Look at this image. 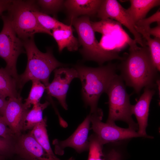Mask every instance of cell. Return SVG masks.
Masks as SVG:
<instances>
[{"mask_svg": "<svg viewBox=\"0 0 160 160\" xmlns=\"http://www.w3.org/2000/svg\"><path fill=\"white\" fill-rule=\"evenodd\" d=\"M127 57L117 66L126 85L139 94L143 87L153 88L158 79V71L151 60L148 47H130Z\"/></svg>", "mask_w": 160, "mask_h": 160, "instance_id": "cell-1", "label": "cell"}, {"mask_svg": "<svg viewBox=\"0 0 160 160\" xmlns=\"http://www.w3.org/2000/svg\"><path fill=\"white\" fill-rule=\"evenodd\" d=\"M76 70L82 84V94L86 106L90 108V113L96 112L99 108L97 103L101 95L106 92L112 81L117 75L115 64L97 68L77 65Z\"/></svg>", "mask_w": 160, "mask_h": 160, "instance_id": "cell-2", "label": "cell"}, {"mask_svg": "<svg viewBox=\"0 0 160 160\" xmlns=\"http://www.w3.org/2000/svg\"><path fill=\"white\" fill-rule=\"evenodd\" d=\"M27 57V63L25 71L19 75L17 85L21 89L29 81L37 80L47 87L52 71L57 68L64 66L54 57L51 49L43 53L36 46L34 37L23 41Z\"/></svg>", "mask_w": 160, "mask_h": 160, "instance_id": "cell-3", "label": "cell"}, {"mask_svg": "<svg viewBox=\"0 0 160 160\" xmlns=\"http://www.w3.org/2000/svg\"><path fill=\"white\" fill-rule=\"evenodd\" d=\"M71 24L77 33L78 41L82 47L80 52L85 59L102 65L107 61L115 59L122 60L124 59L117 51L107 50L102 47L96 39L89 17H79L71 20Z\"/></svg>", "mask_w": 160, "mask_h": 160, "instance_id": "cell-4", "label": "cell"}, {"mask_svg": "<svg viewBox=\"0 0 160 160\" xmlns=\"http://www.w3.org/2000/svg\"><path fill=\"white\" fill-rule=\"evenodd\" d=\"M38 8L34 0H12L7 15L17 36L22 41L34 37L37 33L52 36V33L39 24L34 14Z\"/></svg>", "mask_w": 160, "mask_h": 160, "instance_id": "cell-5", "label": "cell"}, {"mask_svg": "<svg viewBox=\"0 0 160 160\" xmlns=\"http://www.w3.org/2000/svg\"><path fill=\"white\" fill-rule=\"evenodd\" d=\"M108 97L109 112L106 123L115 124L116 121H122L128 128L136 131L138 126L132 117V105L130 102V95L126 91L124 81L117 75L111 83L106 92Z\"/></svg>", "mask_w": 160, "mask_h": 160, "instance_id": "cell-6", "label": "cell"}, {"mask_svg": "<svg viewBox=\"0 0 160 160\" xmlns=\"http://www.w3.org/2000/svg\"><path fill=\"white\" fill-rule=\"evenodd\" d=\"M1 18L3 26L0 32V57L6 62L5 68L17 83L16 63L18 56L24 51L23 41L17 36L7 16L2 15Z\"/></svg>", "mask_w": 160, "mask_h": 160, "instance_id": "cell-7", "label": "cell"}, {"mask_svg": "<svg viewBox=\"0 0 160 160\" xmlns=\"http://www.w3.org/2000/svg\"><path fill=\"white\" fill-rule=\"evenodd\" d=\"M89 114L92 124L91 128L104 145L141 137L137 131L130 128H123L116 126L115 124L102 122L103 114L101 109L99 108L96 112Z\"/></svg>", "mask_w": 160, "mask_h": 160, "instance_id": "cell-8", "label": "cell"}, {"mask_svg": "<svg viewBox=\"0 0 160 160\" xmlns=\"http://www.w3.org/2000/svg\"><path fill=\"white\" fill-rule=\"evenodd\" d=\"M96 15L101 19L111 18L116 20L129 30L134 36L136 43L142 47L146 46L141 36L135 30V24L127 9L124 8L117 1L102 0Z\"/></svg>", "mask_w": 160, "mask_h": 160, "instance_id": "cell-9", "label": "cell"}, {"mask_svg": "<svg viewBox=\"0 0 160 160\" xmlns=\"http://www.w3.org/2000/svg\"><path fill=\"white\" fill-rule=\"evenodd\" d=\"M14 151L15 155L26 160H61L57 156L49 155L37 142L30 131L16 136Z\"/></svg>", "mask_w": 160, "mask_h": 160, "instance_id": "cell-10", "label": "cell"}, {"mask_svg": "<svg viewBox=\"0 0 160 160\" xmlns=\"http://www.w3.org/2000/svg\"><path fill=\"white\" fill-rule=\"evenodd\" d=\"M90 124V115L89 114L68 138L62 141L57 139L53 140L55 154L63 155L64 149L68 147L73 148L79 153L88 150V134Z\"/></svg>", "mask_w": 160, "mask_h": 160, "instance_id": "cell-11", "label": "cell"}, {"mask_svg": "<svg viewBox=\"0 0 160 160\" xmlns=\"http://www.w3.org/2000/svg\"><path fill=\"white\" fill-rule=\"evenodd\" d=\"M54 77L52 81L46 87L49 96L56 98L65 110L68 109L66 99L69 85L74 78H78L74 68H60L54 70Z\"/></svg>", "mask_w": 160, "mask_h": 160, "instance_id": "cell-12", "label": "cell"}, {"mask_svg": "<svg viewBox=\"0 0 160 160\" xmlns=\"http://www.w3.org/2000/svg\"><path fill=\"white\" fill-rule=\"evenodd\" d=\"M29 110L25 107L20 95L17 97H9L7 100L2 117L16 136L23 133L25 118Z\"/></svg>", "mask_w": 160, "mask_h": 160, "instance_id": "cell-13", "label": "cell"}, {"mask_svg": "<svg viewBox=\"0 0 160 160\" xmlns=\"http://www.w3.org/2000/svg\"><path fill=\"white\" fill-rule=\"evenodd\" d=\"M155 91L149 87H145L143 94L137 103L132 105L131 111L136 118L138 126L137 132L141 137L152 139L153 137L148 135L146 129L148 126L150 103Z\"/></svg>", "mask_w": 160, "mask_h": 160, "instance_id": "cell-14", "label": "cell"}, {"mask_svg": "<svg viewBox=\"0 0 160 160\" xmlns=\"http://www.w3.org/2000/svg\"><path fill=\"white\" fill-rule=\"evenodd\" d=\"M102 0H65L64 7L70 21L83 16L89 17L96 15Z\"/></svg>", "mask_w": 160, "mask_h": 160, "instance_id": "cell-15", "label": "cell"}, {"mask_svg": "<svg viewBox=\"0 0 160 160\" xmlns=\"http://www.w3.org/2000/svg\"><path fill=\"white\" fill-rule=\"evenodd\" d=\"M66 29H57L52 31V36L57 43L59 52L65 48L70 52L77 50L80 46L78 39L73 35L72 25Z\"/></svg>", "mask_w": 160, "mask_h": 160, "instance_id": "cell-16", "label": "cell"}, {"mask_svg": "<svg viewBox=\"0 0 160 160\" xmlns=\"http://www.w3.org/2000/svg\"><path fill=\"white\" fill-rule=\"evenodd\" d=\"M130 6L127 10L134 23L145 18L153 8L160 4L159 0H130Z\"/></svg>", "mask_w": 160, "mask_h": 160, "instance_id": "cell-17", "label": "cell"}, {"mask_svg": "<svg viewBox=\"0 0 160 160\" xmlns=\"http://www.w3.org/2000/svg\"><path fill=\"white\" fill-rule=\"evenodd\" d=\"M47 119L44 118L30 131L37 142L50 155L56 157L51 147L47 129Z\"/></svg>", "mask_w": 160, "mask_h": 160, "instance_id": "cell-18", "label": "cell"}, {"mask_svg": "<svg viewBox=\"0 0 160 160\" xmlns=\"http://www.w3.org/2000/svg\"><path fill=\"white\" fill-rule=\"evenodd\" d=\"M50 104L49 101H46L43 103L39 102L33 105L32 108L29 110L26 116L23 131L31 130L43 120V111Z\"/></svg>", "mask_w": 160, "mask_h": 160, "instance_id": "cell-19", "label": "cell"}, {"mask_svg": "<svg viewBox=\"0 0 160 160\" xmlns=\"http://www.w3.org/2000/svg\"><path fill=\"white\" fill-rule=\"evenodd\" d=\"M92 27L95 32L101 33L103 36H112L121 31V24L110 19H101L99 21H91Z\"/></svg>", "mask_w": 160, "mask_h": 160, "instance_id": "cell-20", "label": "cell"}, {"mask_svg": "<svg viewBox=\"0 0 160 160\" xmlns=\"http://www.w3.org/2000/svg\"><path fill=\"white\" fill-rule=\"evenodd\" d=\"M34 14L40 25L45 30L52 33L51 30L57 29H66L70 25H67L60 22L55 18L41 12L39 8L36 10Z\"/></svg>", "mask_w": 160, "mask_h": 160, "instance_id": "cell-21", "label": "cell"}, {"mask_svg": "<svg viewBox=\"0 0 160 160\" xmlns=\"http://www.w3.org/2000/svg\"><path fill=\"white\" fill-rule=\"evenodd\" d=\"M89 153L88 160H105L104 145L93 133L89 137Z\"/></svg>", "mask_w": 160, "mask_h": 160, "instance_id": "cell-22", "label": "cell"}, {"mask_svg": "<svg viewBox=\"0 0 160 160\" xmlns=\"http://www.w3.org/2000/svg\"><path fill=\"white\" fill-rule=\"evenodd\" d=\"M31 81L32 85L30 91L24 103L25 107L27 109H29L31 105L39 102L46 88L44 85L40 81L37 80Z\"/></svg>", "mask_w": 160, "mask_h": 160, "instance_id": "cell-23", "label": "cell"}, {"mask_svg": "<svg viewBox=\"0 0 160 160\" xmlns=\"http://www.w3.org/2000/svg\"><path fill=\"white\" fill-rule=\"evenodd\" d=\"M155 22H157V24H160V9L150 17L143 18L136 22L135 24V29L144 38L150 36L148 33L150 25Z\"/></svg>", "mask_w": 160, "mask_h": 160, "instance_id": "cell-24", "label": "cell"}, {"mask_svg": "<svg viewBox=\"0 0 160 160\" xmlns=\"http://www.w3.org/2000/svg\"><path fill=\"white\" fill-rule=\"evenodd\" d=\"M65 0H39L36 1L40 11L48 15L51 14L55 16L64 7Z\"/></svg>", "mask_w": 160, "mask_h": 160, "instance_id": "cell-25", "label": "cell"}, {"mask_svg": "<svg viewBox=\"0 0 160 160\" xmlns=\"http://www.w3.org/2000/svg\"><path fill=\"white\" fill-rule=\"evenodd\" d=\"M127 142L121 141L108 143L107 150L104 151L105 160H122V151L127 147Z\"/></svg>", "mask_w": 160, "mask_h": 160, "instance_id": "cell-26", "label": "cell"}, {"mask_svg": "<svg viewBox=\"0 0 160 160\" xmlns=\"http://www.w3.org/2000/svg\"><path fill=\"white\" fill-rule=\"evenodd\" d=\"M147 40L151 60L158 71L160 70V39L150 36L145 39Z\"/></svg>", "mask_w": 160, "mask_h": 160, "instance_id": "cell-27", "label": "cell"}, {"mask_svg": "<svg viewBox=\"0 0 160 160\" xmlns=\"http://www.w3.org/2000/svg\"><path fill=\"white\" fill-rule=\"evenodd\" d=\"M15 137L6 138L0 136V156L7 160H13L15 156L14 151Z\"/></svg>", "mask_w": 160, "mask_h": 160, "instance_id": "cell-28", "label": "cell"}, {"mask_svg": "<svg viewBox=\"0 0 160 160\" xmlns=\"http://www.w3.org/2000/svg\"><path fill=\"white\" fill-rule=\"evenodd\" d=\"M0 136L6 138H14L16 137L7 125L2 116L0 115Z\"/></svg>", "mask_w": 160, "mask_h": 160, "instance_id": "cell-29", "label": "cell"}, {"mask_svg": "<svg viewBox=\"0 0 160 160\" xmlns=\"http://www.w3.org/2000/svg\"><path fill=\"white\" fill-rule=\"evenodd\" d=\"M12 0H0V16L5 11L7 10Z\"/></svg>", "mask_w": 160, "mask_h": 160, "instance_id": "cell-30", "label": "cell"}, {"mask_svg": "<svg viewBox=\"0 0 160 160\" xmlns=\"http://www.w3.org/2000/svg\"><path fill=\"white\" fill-rule=\"evenodd\" d=\"M7 97L0 92V115L2 116L7 104Z\"/></svg>", "mask_w": 160, "mask_h": 160, "instance_id": "cell-31", "label": "cell"}, {"mask_svg": "<svg viewBox=\"0 0 160 160\" xmlns=\"http://www.w3.org/2000/svg\"><path fill=\"white\" fill-rule=\"evenodd\" d=\"M148 33L150 36L152 35L155 38L160 39V24H157L155 27L150 28Z\"/></svg>", "mask_w": 160, "mask_h": 160, "instance_id": "cell-32", "label": "cell"}, {"mask_svg": "<svg viewBox=\"0 0 160 160\" xmlns=\"http://www.w3.org/2000/svg\"><path fill=\"white\" fill-rule=\"evenodd\" d=\"M13 160H26L22 158H20L17 155H15L14 156Z\"/></svg>", "mask_w": 160, "mask_h": 160, "instance_id": "cell-33", "label": "cell"}, {"mask_svg": "<svg viewBox=\"0 0 160 160\" xmlns=\"http://www.w3.org/2000/svg\"><path fill=\"white\" fill-rule=\"evenodd\" d=\"M0 160H7L4 157L0 156Z\"/></svg>", "mask_w": 160, "mask_h": 160, "instance_id": "cell-34", "label": "cell"}, {"mask_svg": "<svg viewBox=\"0 0 160 160\" xmlns=\"http://www.w3.org/2000/svg\"><path fill=\"white\" fill-rule=\"evenodd\" d=\"M67 160H75V159L72 157L67 159Z\"/></svg>", "mask_w": 160, "mask_h": 160, "instance_id": "cell-35", "label": "cell"}]
</instances>
